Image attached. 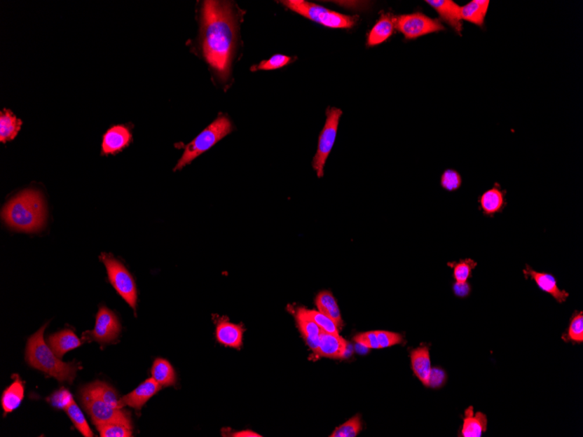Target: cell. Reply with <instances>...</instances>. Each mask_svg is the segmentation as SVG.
<instances>
[{
    "instance_id": "9",
    "label": "cell",
    "mask_w": 583,
    "mask_h": 437,
    "mask_svg": "<svg viewBox=\"0 0 583 437\" xmlns=\"http://www.w3.org/2000/svg\"><path fill=\"white\" fill-rule=\"evenodd\" d=\"M119 319L111 310L105 307H102L98 311L94 330L86 331L83 333V340L85 341H97L99 344L106 345L113 342L121 333Z\"/></svg>"
},
{
    "instance_id": "14",
    "label": "cell",
    "mask_w": 583,
    "mask_h": 437,
    "mask_svg": "<svg viewBox=\"0 0 583 437\" xmlns=\"http://www.w3.org/2000/svg\"><path fill=\"white\" fill-rule=\"evenodd\" d=\"M161 389L162 387L152 377L146 380L144 382L138 386L132 392L121 398V406L123 408L130 406L135 408V410H140L146 403Z\"/></svg>"
},
{
    "instance_id": "25",
    "label": "cell",
    "mask_w": 583,
    "mask_h": 437,
    "mask_svg": "<svg viewBox=\"0 0 583 437\" xmlns=\"http://www.w3.org/2000/svg\"><path fill=\"white\" fill-rule=\"evenodd\" d=\"M16 379L8 388L4 391L1 404L5 415L11 413L20 407L24 399L25 388L19 375H14Z\"/></svg>"
},
{
    "instance_id": "2",
    "label": "cell",
    "mask_w": 583,
    "mask_h": 437,
    "mask_svg": "<svg viewBox=\"0 0 583 437\" xmlns=\"http://www.w3.org/2000/svg\"><path fill=\"white\" fill-rule=\"evenodd\" d=\"M1 216L6 225L13 230L38 232L44 226L47 216L44 198L39 190H23L7 202Z\"/></svg>"
},
{
    "instance_id": "22",
    "label": "cell",
    "mask_w": 583,
    "mask_h": 437,
    "mask_svg": "<svg viewBox=\"0 0 583 437\" xmlns=\"http://www.w3.org/2000/svg\"><path fill=\"white\" fill-rule=\"evenodd\" d=\"M487 431V417L481 412L474 414V408L469 407L465 411L463 427L460 436L481 437Z\"/></svg>"
},
{
    "instance_id": "18",
    "label": "cell",
    "mask_w": 583,
    "mask_h": 437,
    "mask_svg": "<svg viewBox=\"0 0 583 437\" xmlns=\"http://www.w3.org/2000/svg\"><path fill=\"white\" fill-rule=\"evenodd\" d=\"M411 362L412 370L419 381L425 387H428L430 375L432 372L431 357L427 346H422L411 351Z\"/></svg>"
},
{
    "instance_id": "23",
    "label": "cell",
    "mask_w": 583,
    "mask_h": 437,
    "mask_svg": "<svg viewBox=\"0 0 583 437\" xmlns=\"http://www.w3.org/2000/svg\"><path fill=\"white\" fill-rule=\"evenodd\" d=\"M315 305L320 312L335 322L337 328L339 329L343 328V318H341L340 308L331 291H322L319 293L315 298Z\"/></svg>"
},
{
    "instance_id": "13",
    "label": "cell",
    "mask_w": 583,
    "mask_h": 437,
    "mask_svg": "<svg viewBox=\"0 0 583 437\" xmlns=\"http://www.w3.org/2000/svg\"><path fill=\"white\" fill-rule=\"evenodd\" d=\"M506 190H501L499 183L485 191L478 198L479 209L487 218H493L498 213H502L507 207Z\"/></svg>"
},
{
    "instance_id": "28",
    "label": "cell",
    "mask_w": 583,
    "mask_h": 437,
    "mask_svg": "<svg viewBox=\"0 0 583 437\" xmlns=\"http://www.w3.org/2000/svg\"><path fill=\"white\" fill-rule=\"evenodd\" d=\"M22 125V120L18 119L9 109L0 113V141L6 144L18 136Z\"/></svg>"
},
{
    "instance_id": "6",
    "label": "cell",
    "mask_w": 583,
    "mask_h": 437,
    "mask_svg": "<svg viewBox=\"0 0 583 437\" xmlns=\"http://www.w3.org/2000/svg\"><path fill=\"white\" fill-rule=\"evenodd\" d=\"M101 261L105 265L109 279L114 289L134 311L137 310V289L132 275L123 263L112 255L102 254Z\"/></svg>"
},
{
    "instance_id": "20",
    "label": "cell",
    "mask_w": 583,
    "mask_h": 437,
    "mask_svg": "<svg viewBox=\"0 0 583 437\" xmlns=\"http://www.w3.org/2000/svg\"><path fill=\"white\" fill-rule=\"evenodd\" d=\"M395 24H396V16L391 13L382 14L368 35L367 43L369 47H375L388 40L396 29Z\"/></svg>"
},
{
    "instance_id": "40",
    "label": "cell",
    "mask_w": 583,
    "mask_h": 437,
    "mask_svg": "<svg viewBox=\"0 0 583 437\" xmlns=\"http://www.w3.org/2000/svg\"><path fill=\"white\" fill-rule=\"evenodd\" d=\"M446 373L439 368H432L430 375L428 388L439 389L446 382Z\"/></svg>"
},
{
    "instance_id": "19",
    "label": "cell",
    "mask_w": 583,
    "mask_h": 437,
    "mask_svg": "<svg viewBox=\"0 0 583 437\" xmlns=\"http://www.w3.org/2000/svg\"><path fill=\"white\" fill-rule=\"evenodd\" d=\"M80 396L81 398H98L113 407L123 408L121 406V398L118 394L106 382L98 381L85 386L81 390Z\"/></svg>"
},
{
    "instance_id": "10",
    "label": "cell",
    "mask_w": 583,
    "mask_h": 437,
    "mask_svg": "<svg viewBox=\"0 0 583 437\" xmlns=\"http://www.w3.org/2000/svg\"><path fill=\"white\" fill-rule=\"evenodd\" d=\"M81 400L95 426L108 424L130 415L129 411L113 407L98 398H81Z\"/></svg>"
},
{
    "instance_id": "7",
    "label": "cell",
    "mask_w": 583,
    "mask_h": 437,
    "mask_svg": "<svg viewBox=\"0 0 583 437\" xmlns=\"http://www.w3.org/2000/svg\"><path fill=\"white\" fill-rule=\"evenodd\" d=\"M326 123L321 134H320L317 152L313 159L312 166L315 169L319 179L324 176V167L335 144L337 130L343 111L340 109L329 108L326 110Z\"/></svg>"
},
{
    "instance_id": "37",
    "label": "cell",
    "mask_w": 583,
    "mask_h": 437,
    "mask_svg": "<svg viewBox=\"0 0 583 437\" xmlns=\"http://www.w3.org/2000/svg\"><path fill=\"white\" fill-rule=\"evenodd\" d=\"M376 337H378L380 348L390 347L396 346V345L404 343V336L400 335V333L382 331V330L376 331Z\"/></svg>"
},
{
    "instance_id": "24",
    "label": "cell",
    "mask_w": 583,
    "mask_h": 437,
    "mask_svg": "<svg viewBox=\"0 0 583 437\" xmlns=\"http://www.w3.org/2000/svg\"><path fill=\"white\" fill-rule=\"evenodd\" d=\"M489 0H472L467 5L460 7L462 21H467L479 27H484L485 19L488 12Z\"/></svg>"
},
{
    "instance_id": "34",
    "label": "cell",
    "mask_w": 583,
    "mask_h": 437,
    "mask_svg": "<svg viewBox=\"0 0 583 437\" xmlns=\"http://www.w3.org/2000/svg\"><path fill=\"white\" fill-rule=\"evenodd\" d=\"M362 431V422L360 415H355V417L348 420L343 425L336 428V431L330 435V437H355Z\"/></svg>"
},
{
    "instance_id": "36",
    "label": "cell",
    "mask_w": 583,
    "mask_h": 437,
    "mask_svg": "<svg viewBox=\"0 0 583 437\" xmlns=\"http://www.w3.org/2000/svg\"><path fill=\"white\" fill-rule=\"evenodd\" d=\"M462 183H463V180H462V176L457 170L448 169L444 170L442 176H441V186L449 193H454V191L460 190Z\"/></svg>"
},
{
    "instance_id": "30",
    "label": "cell",
    "mask_w": 583,
    "mask_h": 437,
    "mask_svg": "<svg viewBox=\"0 0 583 437\" xmlns=\"http://www.w3.org/2000/svg\"><path fill=\"white\" fill-rule=\"evenodd\" d=\"M448 266H450L453 270V279L455 282L465 283L468 279L472 278V272L477 268L478 263L472 258L461 259L460 262L448 263Z\"/></svg>"
},
{
    "instance_id": "38",
    "label": "cell",
    "mask_w": 583,
    "mask_h": 437,
    "mask_svg": "<svg viewBox=\"0 0 583 437\" xmlns=\"http://www.w3.org/2000/svg\"><path fill=\"white\" fill-rule=\"evenodd\" d=\"M73 401L72 394L69 390L64 388L55 391L48 399L52 406L60 408V410H66Z\"/></svg>"
},
{
    "instance_id": "12",
    "label": "cell",
    "mask_w": 583,
    "mask_h": 437,
    "mask_svg": "<svg viewBox=\"0 0 583 437\" xmlns=\"http://www.w3.org/2000/svg\"><path fill=\"white\" fill-rule=\"evenodd\" d=\"M131 141L132 133L129 127L124 125L113 126L103 134L102 155H116L127 148Z\"/></svg>"
},
{
    "instance_id": "33",
    "label": "cell",
    "mask_w": 583,
    "mask_h": 437,
    "mask_svg": "<svg viewBox=\"0 0 583 437\" xmlns=\"http://www.w3.org/2000/svg\"><path fill=\"white\" fill-rule=\"evenodd\" d=\"M301 310L307 317L315 322L323 332L331 333V335H340V329L337 328L335 322L331 319L327 317L326 315L319 311L308 310V309L306 308H301Z\"/></svg>"
},
{
    "instance_id": "32",
    "label": "cell",
    "mask_w": 583,
    "mask_h": 437,
    "mask_svg": "<svg viewBox=\"0 0 583 437\" xmlns=\"http://www.w3.org/2000/svg\"><path fill=\"white\" fill-rule=\"evenodd\" d=\"M65 410L71 421L73 422L74 425L76 426V428L81 434L86 437L94 436L93 432H92L90 426L88 424L86 418H85L83 412L78 407L76 401H73Z\"/></svg>"
},
{
    "instance_id": "15",
    "label": "cell",
    "mask_w": 583,
    "mask_h": 437,
    "mask_svg": "<svg viewBox=\"0 0 583 437\" xmlns=\"http://www.w3.org/2000/svg\"><path fill=\"white\" fill-rule=\"evenodd\" d=\"M426 4L436 11L444 22L453 27L458 34L462 35L463 21L460 18V7L453 0H426Z\"/></svg>"
},
{
    "instance_id": "3",
    "label": "cell",
    "mask_w": 583,
    "mask_h": 437,
    "mask_svg": "<svg viewBox=\"0 0 583 437\" xmlns=\"http://www.w3.org/2000/svg\"><path fill=\"white\" fill-rule=\"evenodd\" d=\"M48 325L45 324L28 339L26 361L32 368L55 377L60 382H67L71 384L81 367L74 362L66 363L62 361L49 345L45 342L44 332Z\"/></svg>"
},
{
    "instance_id": "8",
    "label": "cell",
    "mask_w": 583,
    "mask_h": 437,
    "mask_svg": "<svg viewBox=\"0 0 583 437\" xmlns=\"http://www.w3.org/2000/svg\"><path fill=\"white\" fill-rule=\"evenodd\" d=\"M395 26L406 40H416L425 35L444 30V27L439 20L432 19L418 12L396 16Z\"/></svg>"
},
{
    "instance_id": "35",
    "label": "cell",
    "mask_w": 583,
    "mask_h": 437,
    "mask_svg": "<svg viewBox=\"0 0 583 437\" xmlns=\"http://www.w3.org/2000/svg\"><path fill=\"white\" fill-rule=\"evenodd\" d=\"M291 62V57L282 55H275L268 60H262V62L259 63V65L252 67L251 71L252 72H255V71L259 70H276L282 69V67L289 65V64H290Z\"/></svg>"
},
{
    "instance_id": "31",
    "label": "cell",
    "mask_w": 583,
    "mask_h": 437,
    "mask_svg": "<svg viewBox=\"0 0 583 437\" xmlns=\"http://www.w3.org/2000/svg\"><path fill=\"white\" fill-rule=\"evenodd\" d=\"M566 342L582 344L583 342V314L582 311H575L570 319V326L567 332L561 337Z\"/></svg>"
},
{
    "instance_id": "21",
    "label": "cell",
    "mask_w": 583,
    "mask_h": 437,
    "mask_svg": "<svg viewBox=\"0 0 583 437\" xmlns=\"http://www.w3.org/2000/svg\"><path fill=\"white\" fill-rule=\"evenodd\" d=\"M48 344L55 352L57 356L62 359L67 352L81 347L83 342L72 330L66 329L50 335L48 339Z\"/></svg>"
},
{
    "instance_id": "26",
    "label": "cell",
    "mask_w": 583,
    "mask_h": 437,
    "mask_svg": "<svg viewBox=\"0 0 583 437\" xmlns=\"http://www.w3.org/2000/svg\"><path fill=\"white\" fill-rule=\"evenodd\" d=\"M296 321L301 335H303L309 347L315 351L318 346L319 337L322 330L320 328V326L315 322L305 315L301 308L297 309Z\"/></svg>"
},
{
    "instance_id": "16",
    "label": "cell",
    "mask_w": 583,
    "mask_h": 437,
    "mask_svg": "<svg viewBox=\"0 0 583 437\" xmlns=\"http://www.w3.org/2000/svg\"><path fill=\"white\" fill-rule=\"evenodd\" d=\"M347 347V340L341 335L322 331L318 346L314 352L319 357L341 359L346 354Z\"/></svg>"
},
{
    "instance_id": "42",
    "label": "cell",
    "mask_w": 583,
    "mask_h": 437,
    "mask_svg": "<svg viewBox=\"0 0 583 437\" xmlns=\"http://www.w3.org/2000/svg\"><path fill=\"white\" fill-rule=\"evenodd\" d=\"M232 436H234V437H261L262 436H261L259 434H257V433H255L254 431H249V429H247V431H239V432L234 433V434H233Z\"/></svg>"
},
{
    "instance_id": "39",
    "label": "cell",
    "mask_w": 583,
    "mask_h": 437,
    "mask_svg": "<svg viewBox=\"0 0 583 437\" xmlns=\"http://www.w3.org/2000/svg\"><path fill=\"white\" fill-rule=\"evenodd\" d=\"M354 341L360 346L369 348V349H379L380 348L376 331L358 333L354 337Z\"/></svg>"
},
{
    "instance_id": "4",
    "label": "cell",
    "mask_w": 583,
    "mask_h": 437,
    "mask_svg": "<svg viewBox=\"0 0 583 437\" xmlns=\"http://www.w3.org/2000/svg\"><path fill=\"white\" fill-rule=\"evenodd\" d=\"M233 130L232 123H231L228 117L220 115L214 122L210 124L193 141H191L186 146L182 158H180L175 168L173 169L174 172L181 170L186 165H190L193 160L198 158L203 153L209 151L223 138L228 136Z\"/></svg>"
},
{
    "instance_id": "27",
    "label": "cell",
    "mask_w": 583,
    "mask_h": 437,
    "mask_svg": "<svg viewBox=\"0 0 583 437\" xmlns=\"http://www.w3.org/2000/svg\"><path fill=\"white\" fill-rule=\"evenodd\" d=\"M102 437H130L133 434L130 415L125 417L97 426Z\"/></svg>"
},
{
    "instance_id": "5",
    "label": "cell",
    "mask_w": 583,
    "mask_h": 437,
    "mask_svg": "<svg viewBox=\"0 0 583 437\" xmlns=\"http://www.w3.org/2000/svg\"><path fill=\"white\" fill-rule=\"evenodd\" d=\"M282 3L293 12L329 28L350 29L357 24L358 20L357 16L344 15L305 0H285Z\"/></svg>"
},
{
    "instance_id": "17",
    "label": "cell",
    "mask_w": 583,
    "mask_h": 437,
    "mask_svg": "<svg viewBox=\"0 0 583 437\" xmlns=\"http://www.w3.org/2000/svg\"><path fill=\"white\" fill-rule=\"evenodd\" d=\"M244 328L242 325L233 324L220 319L216 328L217 340L224 346L239 348L242 346Z\"/></svg>"
},
{
    "instance_id": "1",
    "label": "cell",
    "mask_w": 583,
    "mask_h": 437,
    "mask_svg": "<svg viewBox=\"0 0 583 437\" xmlns=\"http://www.w3.org/2000/svg\"><path fill=\"white\" fill-rule=\"evenodd\" d=\"M203 55L224 81L230 76L236 48L237 20L230 2L208 0L201 8Z\"/></svg>"
},
{
    "instance_id": "29",
    "label": "cell",
    "mask_w": 583,
    "mask_h": 437,
    "mask_svg": "<svg viewBox=\"0 0 583 437\" xmlns=\"http://www.w3.org/2000/svg\"><path fill=\"white\" fill-rule=\"evenodd\" d=\"M151 374L152 378L161 387H170L176 384V373L168 361L161 358L156 359L152 366Z\"/></svg>"
},
{
    "instance_id": "11",
    "label": "cell",
    "mask_w": 583,
    "mask_h": 437,
    "mask_svg": "<svg viewBox=\"0 0 583 437\" xmlns=\"http://www.w3.org/2000/svg\"><path fill=\"white\" fill-rule=\"evenodd\" d=\"M523 273L526 279L534 280L540 291L550 294L558 303H564L570 297L567 291L561 290L558 287L557 279L551 273L537 272L528 265H526Z\"/></svg>"
},
{
    "instance_id": "41",
    "label": "cell",
    "mask_w": 583,
    "mask_h": 437,
    "mask_svg": "<svg viewBox=\"0 0 583 437\" xmlns=\"http://www.w3.org/2000/svg\"><path fill=\"white\" fill-rule=\"evenodd\" d=\"M453 289L455 296L460 298H465L469 297V295L471 294L472 286L468 282H455L453 285Z\"/></svg>"
}]
</instances>
